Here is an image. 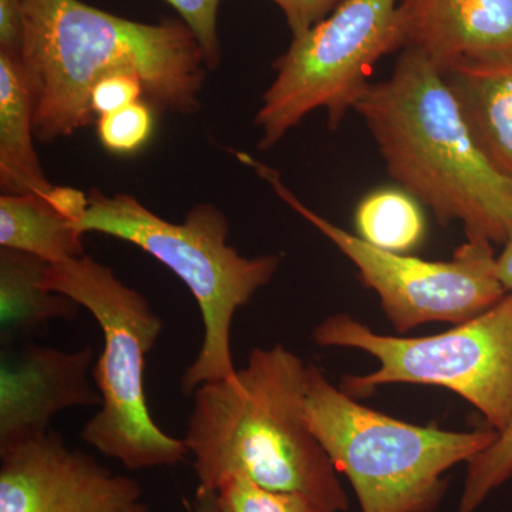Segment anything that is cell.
<instances>
[{"mask_svg":"<svg viewBox=\"0 0 512 512\" xmlns=\"http://www.w3.org/2000/svg\"><path fill=\"white\" fill-rule=\"evenodd\" d=\"M22 60L43 143L96 121L94 86L116 73L140 77L150 104L190 116L200 110L207 62L184 22L151 23L111 15L80 0H23Z\"/></svg>","mask_w":512,"mask_h":512,"instance_id":"1","label":"cell"},{"mask_svg":"<svg viewBox=\"0 0 512 512\" xmlns=\"http://www.w3.org/2000/svg\"><path fill=\"white\" fill-rule=\"evenodd\" d=\"M306 367L275 345L254 349L247 366L195 390L184 443L197 493H217L229 477L298 494L322 512H345L338 470L313 436L305 412Z\"/></svg>","mask_w":512,"mask_h":512,"instance_id":"2","label":"cell"},{"mask_svg":"<svg viewBox=\"0 0 512 512\" xmlns=\"http://www.w3.org/2000/svg\"><path fill=\"white\" fill-rule=\"evenodd\" d=\"M355 111L387 173L443 225L503 245L512 229V184L488 163L446 77L429 57L403 49L393 72L372 83Z\"/></svg>","mask_w":512,"mask_h":512,"instance_id":"3","label":"cell"},{"mask_svg":"<svg viewBox=\"0 0 512 512\" xmlns=\"http://www.w3.org/2000/svg\"><path fill=\"white\" fill-rule=\"evenodd\" d=\"M80 234L109 235L130 242L167 266L190 289L200 308L204 339L181 379L184 393L237 372L232 360L235 315L272 281L281 255L247 258L228 245L229 224L220 208L197 204L181 224L163 220L130 194L89 192Z\"/></svg>","mask_w":512,"mask_h":512,"instance_id":"4","label":"cell"},{"mask_svg":"<svg viewBox=\"0 0 512 512\" xmlns=\"http://www.w3.org/2000/svg\"><path fill=\"white\" fill-rule=\"evenodd\" d=\"M306 423L338 473L352 483L362 512H434L444 474L497 440V431H448L393 419L306 367Z\"/></svg>","mask_w":512,"mask_h":512,"instance_id":"5","label":"cell"},{"mask_svg":"<svg viewBox=\"0 0 512 512\" xmlns=\"http://www.w3.org/2000/svg\"><path fill=\"white\" fill-rule=\"evenodd\" d=\"M45 286L87 309L103 332V352L92 369L100 410L84 424L82 439L131 471L183 463L184 440L165 433L148 409L146 359L164 323L146 296L86 254L47 265Z\"/></svg>","mask_w":512,"mask_h":512,"instance_id":"6","label":"cell"},{"mask_svg":"<svg viewBox=\"0 0 512 512\" xmlns=\"http://www.w3.org/2000/svg\"><path fill=\"white\" fill-rule=\"evenodd\" d=\"M312 339L323 348L363 350L376 357L375 372L343 379L340 389L349 396H369L393 383L426 384L463 397L497 433L512 423V292L483 315L440 335H379L348 313H338L323 319Z\"/></svg>","mask_w":512,"mask_h":512,"instance_id":"7","label":"cell"},{"mask_svg":"<svg viewBox=\"0 0 512 512\" xmlns=\"http://www.w3.org/2000/svg\"><path fill=\"white\" fill-rule=\"evenodd\" d=\"M399 0H345L274 63L276 76L255 117L259 147L269 150L309 114L328 113L338 128L369 89L384 56L403 49Z\"/></svg>","mask_w":512,"mask_h":512,"instance_id":"8","label":"cell"},{"mask_svg":"<svg viewBox=\"0 0 512 512\" xmlns=\"http://www.w3.org/2000/svg\"><path fill=\"white\" fill-rule=\"evenodd\" d=\"M235 157L255 170L285 204L348 256L362 284L379 296L384 315L397 332H409L424 323L460 325L483 315L507 295L498 278L497 255L490 242L467 239L450 261H424L383 251L303 204L275 168L249 154L237 151Z\"/></svg>","mask_w":512,"mask_h":512,"instance_id":"9","label":"cell"},{"mask_svg":"<svg viewBox=\"0 0 512 512\" xmlns=\"http://www.w3.org/2000/svg\"><path fill=\"white\" fill-rule=\"evenodd\" d=\"M0 512H150L141 484L56 431L0 450Z\"/></svg>","mask_w":512,"mask_h":512,"instance_id":"10","label":"cell"},{"mask_svg":"<svg viewBox=\"0 0 512 512\" xmlns=\"http://www.w3.org/2000/svg\"><path fill=\"white\" fill-rule=\"evenodd\" d=\"M94 350L64 352L33 340L2 345L0 450L49 433L57 414L101 404L90 382Z\"/></svg>","mask_w":512,"mask_h":512,"instance_id":"11","label":"cell"},{"mask_svg":"<svg viewBox=\"0 0 512 512\" xmlns=\"http://www.w3.org/2000/svg\"><path fill=\"white\" fill-rule=\"evenodd\" d=\"M404 47L441 72L466 59L512 52V0H399Z\"/></svg>","mask_w":512,"mask_h":512,"instance_id":"12","label":"cell"},{"mask_svg":"<svg viewBox=\"0 0 512 512\" xmlns=\"http://www.w3.org/2000/svg\"><path fill=\"white\" fill-rule=\"evenodd\" d=\"M443 74L488 163L512 184V52L461 60Z\"/></svg>","mask_w":512,"mask_h":512,"instance_id":"13","label":"cell"},{"mask_svg":"<svg viewBox=\"0 0 512 512\" xmlns=\"http://www.w3.org/2000/svg\"><path fill=\"white\" fill-rule=\"evenodd\" d=\"M35 106L22 60L0 52V187L2 194L49 198L47 180L35 150Z\"/></svg>","mask_w":512,"mask_h":512,"instance_id":"14","label":"cell"},{"mask_svg":"<svg viewBox=\"0 0 512 512\" xmlns=\"http://www.w3.org/2000/svg\"><path fill=\"white\" fill-rule=\"evenodd\" d=\"M47 262L16 249H0V342L33 340L56 320H72L80 305L45 286Z\"/></svg>","mask_w":512,"mask_h":512,"instance_id":"15","label":"cell"},{"mask_svg":"<svg viewBox=\"0 0 512 512\" xmlns=\"http://www.w3.org/2000/svg\"><path fill=\"white\" fill-rule=\"evenodd\" d=\"M76 222L36 195H0V247L60 264L84 255Z\"/></svg>","mask_w":512,"mask_h":512,"instance_id":"16","label":"cell"},{"mask_svg":"<svg viewBox=\"0 0 512 512\" xmlns=\"http://www.w3.org/2000/svg\"><path fill=\"white\" fill-rule=\"evenodd\" d=\"M357 237L367 244L407 254L426 237L421 204L402 188H380L369 192L356 208Z\"/></svg>","mask_w":512,"mask_h":512,"instance_id":"17","label":"cell"},{"mask_svg":"<svg viewBox=\"0 0 512 512\" xmlns=\"http://www.w3.org/2000/svg\"><path fill=\"white\" fill-rule=\"evenodd\" d=\"M467 477L457 512H474L495 488L512 477V423L490 447L467 463Z\"/></svg>","mask_w":512,"mask_h":512,"instance_id":"18","label":"cell"},{"mask_svg":"<svg viewBox=\"0 0 512 512\" xmlns=\"http://www.w3.org/2000/svg\"><path fill=\"white\" fill-rule=\"evenodd\" d=\"M101 146L116 156H133L147 146L154 134L156 120L148 101L101 116L96 121Z\"/></svg>","mask_w":512,"mask_h":512,"instance_id":"19","label":"cell"},{"mask_svg":"<svg viewBox=\"0 0 512 512\" xmlns=\"http://www.w3.org/2000/svg\"><path fill=\"white\" fill-rule=\"evenodd\" d=\"M222 512H322L298 494L265 490L244 477H229L218 487Z\"/></svg>","mask_w":512,"mask_h":512,"instance_id":"20","label":"cell"},{"mask_svg":"<svg viewBox=\"0 0 512 512\" xmlns=\"http://www.w3.org/2000/svg\"><path fill=\"white\" fill-rule=\"evenodd\" d=\"M190 28L205 56L208 69H217L221 63V45L217 18L222 0H165Z\"/></svg>","mask_w":512,"mask_h":512,"instance_id":"21","label":"cell"},{"mask_svg":"<svg viewBox=\"0 0 512 512\" xmlns=\"http://www.w3.org/2000/svg\"><path fill=\"white\" fill-rule=\"evenodd\" d=\"M141 96H146V90L137 74H111L94 86L92 97H90V107H92L97 121L101 116L131 106L141 100Z\"/></svg>","mask_w":512,"mask_h":512,"instance_id":"22","label":"cell"},{"mask_svg":"<svg viewBox=\"0 0 512 512\" xmlns=\"http://www.w3.org/2000/svg\"><path fill=\"white\" fill-rule=\"evenodd\" d=\"M284 12L292 37L301 36L328 18L345 0H272Z\"/></svg>","mask_w":512,"mask_h":512,"instance_id":"23","label":"cell"},{"mask_svg":"<svg viewBox=\"0 0 512 512\" xmlns=\"http://www.w3.org/2000/svg\"><path fill=\"white\" fill-rule=\"evenodd\" d=\"M25 43L23 0H0V52L22 56Z\"/></svg>","mask_w":512,"mask_h":512,"instance_id":"24","label":"cell"},{"mask_svg":"<svg viewBox=\"0 0 512 512\" xmlns=\"http://www.w3.org/2000/svg\"><path fill=\"white\" fill-rule=\"evenodd\" d=\"M503 247V251L497 256V274L505 291L512 292V229Z\"/></svg>","mask_w":512,"mask_h":512,"instance_id":"25","label":"cell"},{"mask_svg":"<svg viewBox=\"0 0 512 512\" xmlns=\"http://www.w3.org/2000/svg\"><path fill=\"white\" fill-rule=\"evenodd\" d=\"M183 512H222L217 493H195L194 501L184 505Z\"/></svg>","mask_w":512,"mask_h":512,"instance_id":"26","label":"cell"}]
</instances>
